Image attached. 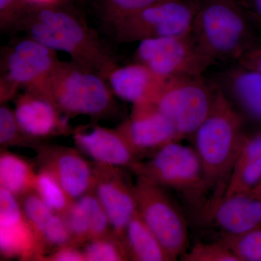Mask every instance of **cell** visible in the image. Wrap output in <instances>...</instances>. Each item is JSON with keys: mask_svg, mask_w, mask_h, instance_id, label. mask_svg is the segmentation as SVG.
Returning a JSON list of instances; mask_svg holds the SVG:
<instances>
[{"mask_svg": "<svg viewBox=\"0 0 261 261\" xmlns=\"http://www.w3.org/2000/svg\"><path fill=\"white\" fill-rule=\"evenodd\" d=\"M13 30L25 33L53 50L66 53L71 61L106 79L118 65L112 49L66 3L29 7Z\"/></svg>", "mask_w": 261, "mask_h": 261, "instance_id": "obj_1", "label": "cell"}, {"mask_svg": "<svg viewBox=\"0 0 261 261\" xmlns=\"http://www.w3.org/2000/svg\"><path fill=\"white\" fill-rule=\"evenodd\" d=\"M243 124V118L218 88L208 116L191 137L203 168L207 191L215 192L211 202L224 197L246 137Z\"/></svg>", "mask_w": 261, "mask_h": 261, "instance_id": "obj_2", "label": "cell"}, {"mask_svg": "<svg viewBox=\"0 0 261 261\" xmlns=\"http://www.w3.org/2000/svg\"><path fill=\"white\" fill-rule=\"evenodd\" d=\"M250 18L238 0H201L192 35L214 63L239 61L254 47Z\"/></svg>", "mask_w": 261, "mask_h": 261, "instance_id": "obj_3", "label": "cell"}, {"mask_svg": "<svg viewBox=\"0 0 261 261\" xmlns=\"http://www.w3.org/2000/svg\"><path fill=\"white\" fill-rule=\"evenodd\" d=\"M42 94L68 117L102 118L116 108L112 89L101 73L75 62L61 61L53 71Z\"/></svg>", "mask_w": 261, "mask_h": 261, "instance_id": "obj_4", "label": "cell"}, {"mask_svg": "<svg viewBox=\"0 0 261 261\" xmlns=\"http://www.w3.org/2000/svg\"><path fill=\"white\" fill-rule=\"evenodd\" d=\"M58 51L27 36L15 39L1 53V104L15 97L20 89L43 93L59 64Z\"/></svg>", "mask_w": 261, "mask_h": 261, "instance_id": "obj_5", "label": "cell"}, {"mask_svg": "<svg viewBox=\"0 0 261 261\" xmlns=\"http://www.w3.org/2000/svg\"><path fill=\"white\" fill-rule=\"evenodd\" d=\"M130 171L163 187H169L198 201L207 192L203 168L195 148L171 142L140 161Z\"/></svg>", "mask_w": 261, "mask_h": 261, "instance_id": "obj_6", "label": "cell"}, {"mask_svg": "<svg viewBox=\"0 0 261 261\" xmlns=\"http://www.w3.org/2000/svg\"><path fill=\"white\" fill-rule=\"evenodd\" d=\"M201 0H166L123 19L112 27L118 42L191 34Z\"/></svg>", "mask_w": 261, "mask_h": 261, "instance_id": "obj_7", "label": "cell"}, {"mask_svg": "<svg viewBox=\"0 0 261 261\" xmlns=\"http://www.w3.org/2000/svg\"><path fill=\"white\" fill-rule=\"evenodd\" d=\"M218 88L200 76L167 80L154 104L182 138L191 137L208 116Z\"/></svg>", "mask_w": 261, "mask_h": 261, "instance_id": "obj_8", "label": "cell"}, {"mask_svg": "<svg viewBox=\"0 0 261 261\" xmlns=\"http://www.w3.org/2000/svg\"><path fill=\"white\" fill-rule=\"evenodd\" d=\"M137 176V211L172 260H176L188 249L186 220L163 187Z\"/></svg>", "mask_w": 261, "mask_h": 261, "instance_id": "obj_9", "label": "cell"}, {"mask_svg": "<svg viewBox=\"0 0 261 261\" xmlns=\"http://www.w3.org/2000/svg\"><path fill=\"white\" fill-rule=\"evenodd\" d=\"M135 61L166 80L200 76L214 63L192 34L141 41L135 51Z\"/></svg>", "mask_w": 261, "mask_h": 261, "instance_id": "obj_10", "label": "cell"}, {"mask_svg": "<svg viewBox=\"0 0 261 261\" xmlns=\"http://www.w3.org/2000/svg\"><path fill=\"white\" fill-rule=\"evenodd\" d=\"M0 252L4 258L42 260L45 250L16 196L0 187Z\"/></svg>", "mask_w": 261, "mask_h": 261, "instance_id": "obj_11", "label": "cell"}, {"mask_svg": "<svg viewBox=\"0 0 261 261\" xmlns=\"http://www.w3.org/2000/svg\"><path fill=\"white\" fill-rule=\"evenodd\" d=\"M92 192L106 211L113 233L123 239L127 225L137 211L135 185L123 172V168L94 163Z\"/></svg>", "mask_w": 261, "mask_h": 261, "instance_id": "obj_12", "label": "cell"}, {"mask_svg": "<svg viewBox=\"0 0 261 261\" xmlns=\"http://www.w3.org/2000/svg\"><path fill=\"white\" fill-rule=\"evenodd\" d=\"M117 128L140 159L183 139L154 103L132 106L129 117Z\"/></svg>", "mask_w": 261, "mask_h": 261, "instance_id": "obj_13", "label": "cell"}, {"mask_svg": "<svg viewBox=\"0 0 261 261\" xmlns=\"http://www.w3.org/2000/svg\"><path fill=\"white\" fill-rule=\"evenodd\" d=\"M14 112L23 135L32 143L53 136L73 133L68 118L46 94L24 90L15 102Z\"/></svg>", "mask_w": 261, "mask_h": 261, "instance_id": "obj_14", "label": "cell"}, {"mask_svg": "<svg viewBox=\"0 0 261 261\" xmlns=\"http://www.w3.org/2000/svg\"><path fill=\"white\" fill-rule=\"evenodd\" d=\"M40 168L50 171L68 196L77 200L92 191L94 165L84 159L76 149L61 146L36 145Z\"/></svg>", "mask_w": 261, "mask_h": 261, "instance_id": "obj_15", "label": "cell"}, {"mask_svg": "<svg viewBox=\"0 0 261 261\" xmlns=\"http://www.w3.org/2000/svg\"><path fill=\"white\" fill-rule=\"evenodd\" d=\"M72 135L77 148L95 164L130 169L141 161L117 128L98 125L78 127Z\"/></svg>", "mask_w": 261, "mask_h": 261, "instance_id": "obj_16", "label": "cell"}, {"mask_svg": "<svg viewBox=\"0 0 261 261\" xmlns=\"http://www.w3.org/2000/svg\"><path fill=\"white\" fill-rule=\"evenodd\" d=\"M216 85L245 121L261 127V73L239 64L224 70Z\"/></svg>", "mask_w": 261, "mask_h": 261, "instance_id": "obj_17", "label": "cell"}, {"mask_svg": "<svg viewBox=\"0 0 261 261\" xmlns=\"http://www.w3.org/2000/svg\"><path fill=\"white\" fill-rule=\"evenodd\" d=\"M207 211L224 236H239L261 228V200L250 193L224 196L209 204Z\"/></svg>", "mask_w": 261, "mask_h": 261, "instance_id": "obj_18", "label": "cell"}, {"mask_svg": "<svg viewBox=\"0 0 261 261\" xmlns=\"http://www.w3.org/2000/svg\"><path fill=\"white\" fill-rule=\"evenodd\" d=\"M108 81L115 96L133 106L154 103L167 80L135 62L118 65L108 75Z\"/></svg>", "mask_w": 261, "mask_h": 261, "instance_id": "obj_19", "label": "cell"}, {"mask_svg": "<svg viewBox=\"0 0 261 261\" xmlns=\"http://www.w3.org/2000/svg\"><path fill=\"white\" fill-rule=\"evenodd\" d=\"M261 177V130L246 136L231 171L224 197L249 193Z\"/></svg>", "mask_w": 261, "mask_h": 261, "instance_id": "obj_20", "label": "cell"}, {"mask_svg": "<svg viewBox=\"0 0 261 261\" xmlns=\"http://www.w3.org/2000/svg\"><path fill=\"white\" fill-rule=\"evenodd\" d=\"M123 240L129 254L130 260H172L138 211L127 225Z\"/></svg>", "mask_w": 261, "mask_h": 261, "instance_id": "obj_21", "label": "cell"}, {"mask_svg": "<svg viewBox=\"0 0 261 261\" xmlns=\"http://www.w3.org/2000/svg\"><path fill=\"white\" fill-rule=\"evenodd\" d=\"M37 173L32 165L18 154L3 150L0 154V187L18 199L35 190Z\"/></svg>", "mask_w": 261, "mask_h": 261, "instance_id": "obj_22", "label": "cell"}, {"mask_svg": "<svg viewBox=\"0 0 261 261\" xmlns=\"http://www.w3.org/2000/svg\"><path fill=\"white\" fill-rule=\"evenodd\" d=\"M35 191L57 214L65 215L75 201L68 196L56 176L44 168H39L37 172Z\"/></svg>", "mask_w": 261, "mask_h": 261, "instance_id": "obj_23", "label": "cell"}, {"mask_svg": "<svg viewBox=\"0 0 261 261\" xmlns=\"http://www.w3.org/2000/svg\"><path fill=\"white\" fill-rule=\"evenodd\" d=\"M82 250L86 261L130 260L124 240L113 232L89 240L84 245Z\"/></svg>", "mask_w": 261, "mask_h": 261, "instance_id": "obj_24", "label": "cell"}, {"mask_svg": "<svg viewBox=\"0 0 261 261\" xmlns=\"http://www.w3.org/2000/svg\"><path fill=\"white\" fill-rule=\"evenodd\" d=\"M166 0H96L98 15L110 27L142 10Z\"/></svg>", "mask_w": 261, "mask_h": 261, "instance_id": "obj_25", "label": "cell"}, {"mask_svg": "<svg viewBox=\"0 0 261 261\" xmlns=\"http://www.w3.org/2000/svg\"><path fill=\"white\" fill-rule=\"evenodd\" d=\"M25 219L40 241V236L55 214L35 190L18 199Z\"/></svg>", "mask_w": 261, "mask_h": 261, "instance_id": "obj_26", "label": "cell"}, {"mask_svg": "<svg viewBox=\"0 0 261 261\" xmlns=\"http://www.w3.org/2000/svg\"><path fill=\"white\" fill-rule=\"evenodd\" d=\"M226 245L240 261H261V228L239 236H224Z\"/></svg>", "mask_w": 261, "mask_h": 261, "instance_id": "obj_27", "label": "cell"}, {"mask_svg": "<svg viewBox=\"0 0 261 261\" xmlns=\"http://www.w3.org/2000/svg\"><path fill=\"white\" fill-rule=\"evenodd\" d=\"M77 200L84 206L88 216L89 240L102 238L113 232L109 218L93 192H87Z\"/></svg>", "mask_w": 261, "mask_h": 261, "instance_id": "obj_28", "label": "cell"}, {"mask_svg": "<svg viewBox=\"0 0 261 261\" xmlns=\"http://www.w3.org/2000/svg\"><path fill=\"white\" fill-rule=\"evenodd\" d=\"M184 261H240L238 256L221 241L197 243L181 256Z\"/></svg>", "mask_w": 261, "mask_h": 261, "instance_id": "obj_29", "label": "cell"}, {"mask_svg": "<svg viewBox=\"0 0 261 261\" xmlns=\"http://www.w3.org/2000/svg\"><path fill=\"white\" fill-rule=\"evenodd\" d=\"M0 144L2 147L32 144L19 126L14 110L5 103L0 107Z\"/></svg>", "mask_w": 261, "mask_h": 261, "instance_id": "obj_30", "label": "cell"}, {"mask_svg": "<svg viewBox=\"0 0 261 261\" xmlns=\"http://www.w3.org/2000/svg\"><path fill=\"white\" fill-rule=\"evenodd\" d=\"M63 216L71 233L73 243L76 246H84L90 239L88 216L84 206L80 201L75 200Z\"/></svg>", "mask_w": 261, "mask_h": 261, "instance_id": "obj_31", "label": "cell"}, {"mask_svg": "<svg viewBox=\"0 0 261 261\" xmlns=\"http://www.w3.org/2000/svg\"><path fill=\"white\" fill-rule=\"evenodd\" d=\"M28 8L27 0H0V27L3 32L13 30Z\"/></svg>", "mask_w": 261, "mask_h": 261, "instance_id": "obj_32", "label": "cell"}, {"mask_svg": "<svg viewBox=\"0 0 261 261\" xmlns=\"http://www.w3.org/2000/svg\"><path fill=\"white\" fill-rule=\"evenodd\" d=\"M75 245L60 247L47 254L42 260L86 261L83 250Z\"/></svg>", "mask_w": 261, "mask_h": 261, "instance_id": "obj_33", "label": "cell"}, {"mask_svg": "<svg viewBox=\"0 0 261 261\" xmlns=\"http://www.w3.org/2000/svg\"><path fill=\"white\" fill-rule=\"evenodd\" d=\"M239 64L261 73V45L254 47L239 61Z\"/></svg>", "mask_w": 261, "mask_h": 261, "instance_id": "obj_34", "label": "cell"}, {"mask_svg": "<svg viewBox=\"0 0 261 261\" xmlns=\"http://www.w3.org/2000/svg\"><path fill=\"white\" fill-rule=\"evenodd\" d=\"M250 17L261 22V0H238Z\"/></svg>", "mask_w": 261, "mask_h": 261, "instance_id": "obj_35", "label": "cell"}, {"mask_svg": "<svg viewBox=\"0 0 261 261\" xmlns=\"http://www.w3.org/2000/svg\"><path fill=\"white\" fill-rule=\"evenodd\" d=\"M66 2L67 0H27V4H28V8H29V7L46 6V5L61 4V3H65Z\"/></svg>", "mask_w": 261, "mask_h": 261, "instance_id": "obj_36", "label": "cell"}, {"mask_svg": "<svg viewBox=\"0 0 261 261\" xmlns=\"http://www.w3.org/2000/svg\"><path fill=\"white\" fill-rule=\"evenodd\" d=\"M250 195L254 196L256 198L260 199L261 200V177L259 181H257L255 186L252 189L251 191L249 192Z\"/></svg>", "mask_w": 261, "mask_h": 261, "instance_id": "obj_37", "label": "cell"}]
</instances>
